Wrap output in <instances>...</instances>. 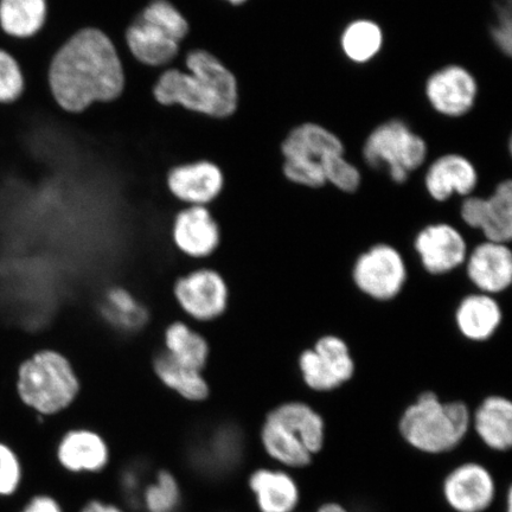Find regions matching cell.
<instances>
[{"label":"cell","mask_w":512,"mask_h":512,"mask_svg":"<svg viewBox=\"0 0 512 512\" xmlns=\"http://www.w3.org/2000/svg\"><path fill=\"white\" fill-rule=\"evenodd\" d=\"M47 16V0H0V29L17 40L38 34Z\"/></svg>","instance_id":"cell-26"},{"label":"cell","mask_w":512,"mask_h":512,"mask_svg":"<svg viewBox=\"0 0 512 512\" xmlns=\"http://www.w3.org/2000/svg\"><path fill=\"white\" fill-rule=\"evenodd\" d=\"M24 79L18 62L0 49V104H11L23 93Z\"/></svg>","instance_id":"cell-31"},{"label":"cell","mask_w":512,"mask_h":512,"mask_svg":"<svg viewBox=\"0 0 512 512\" xmlns=\"http://www.w3.org/2000/svg\"><path fill=\"white\" fill-rule=\"evenodd\" d=\"M326 184L345 194H354L361 187L362 174L345 155L331 158L323 166Z\"/></svg>","instance_id":"cell-30"},{"label":"cell","mask_w":512,"mask_h":512,"mask_svg":"<svg viewBox=\"0 0 512 512\" xmlns=\"http://www.w3.org/2000/svg\"><path fill=\"white\" fill-rule=\"evenodd\" d=\"M162 344L172 360L181 366L202 373L206 370L210 357L209 342L188 320L177 319L166 325Z\"/></svg>","instance_id":"cell-25"},{"label":"cell","mask_w":512,"mask_h":512,"mask_svg":"<svg viewBox=\"0 0 512 512\" xmlns=\"http://www.w3.org/2000/svg\"><path fill=\"white\" fill-rule=\"evenodd\" d=\"M16 389L25 407L53 418L67 412L78 400L81 382L66 355L44 349L21 363L17 371Z\"/></svg>","instance_id":"cell-4"},{"label":"cell","mask_w":512,"mask_h":512,"mask_svg":"<svg viewBox=\"0 0 512 512\" xmlns=\"http://www.w3.org/2000/svg\"><path fill=\"white\" fill-rule=\"evenodd\" d=\"M95 318L113 335L130 339L145 334L155 324L150 306L130 286L108 284L95 299Z\"/></svg>","instance_id":"cell-11"},{"label":"cell","mask_w":512,"mask_h":512,"mask_svg":"<svg viewBox=\"0 0 512 512\" xmlns=\"http://www.w3.org/2000/svg\"><path fill=\"white\" fill-rule=\"evenodd\" d=\"M248 488L260 512H294L299 504L296 480L285 471L256 469L248 478Z\"/></svg>","instance_id":"cell-23"},{"label":"cell","mask_w":512,"mask_h":512,"mask_svg":"<svg viewBox=\"0 0 512 512\" xmlns=\"http://www.w3.org/2000/svg\"><path fill=\"white\" fill-rule=\"evenodd\" d=\"M185 68L187 72L168 68L160 74L153 87L158 104L219 119L236 111L238 82L221 61L207 51L194 50L185 57Z\"/></svg>","instance_id":"cell-2"},{"label":"cell","mask_w":512,"mask_h":512,"mask_svg":"<svg viewBox=\"0 0 512 512\" xmlns=\"http://www.w3.org/2000/svg\"><path fill=\"white\" fill-rule=\"evenodd\" d=\"M503 320L501 305L494 296L472 293L460 300L456 309L457 329L472 342H486L494 337Z\"/></svg>","instance_id":"cell-22"},{"label":"cell","mask_w":512,"mask_h":512,"mask_svg":"<svg viewBox=\"0 0 512 512\" xmlns=\"http://www.w3.org/2000/svg\"><path fill=\"white\" fill-rule=\"evenodd\" d=\"M471 416L463 401L443 402L437 394L425 392L402 413L399 431L416 451L437 456L463 443Z\"/></svg>","instance_id":"cell-5"},{"label":"cell","mask_w":512,"mask_h":512,"mask_svg":"<svg viewBox=\"0 0 512 512\" xmlns=\"http://www.w3.org/2000/svg\"><path fill=\"white\" fill-rule=\"evenodd\" d=\"M260 443L274 462L304 469L323 450V416L305 402L280 403L265 416L260 427Z\"/></svg>","instance_id":"cell-3"},{"label":"cell","mask_w":512,"mask_h":512,"mask_svg":"<svg viewBox=\"0 0 512 512\" xmlns=\"http://www.w3.org/2000/svg\"><path fill=\"white\" fill-rule=\"evenodd\" d=\"M422 267L432 275H445L465 264L469 248L462 233L452 224L432 223L414 239Z\"/></svg>","instance_id":"cell-15"},{"label":"cell","mask_w":512,"mask_h":512,"mask_svg":"<svg viewBox=\"0 0 512 512\" xmlns=\"http://www.w3.org/2000/svg\"><path fill=\"white\" fill-rule=\"evenodd\" d=\"M170 241L184 258L206 261L221 246L220 224L208 207L185 206L172 220Z\"/></svg>","instance_id":"cell-13"},{"label":"cell","mask_w":512,"mask_h":512,"mask_svg":"<svg viewBox=\"0 0 512 512\" xmlns=\"http://www.w3.org/2000/svg\"><path fill=\"white\" fill-rule=\"evenodd\" d=\"M479 182L478 171L469 158L447 153L428 166L424 178L427 194L435 202H447L454 195H473Z\"/></svg>","instance_id":"cell-20"},{"label":"cell","mask_w":512,"mask_h":512,"mask_svg":"<svg viewBox=\"0 0 512 512\" xmlns=\"http://www.w3.org/2000/svg\"><path fill=\"white\" fill-rule=\"evenodd\" d=\"M48 81L56 104L63 111L79 113L123 93V62L104 32L83 29L57 51Z\"/></svg>","instance_id":"cell-1"},{"label":"cell","mask_w":512,"mask_h":512,"mask_svg":"<svg viewBox=\"0 0 512 512\" xmlns=\"http://www.w3.org/2000/svg\"><path fill=\"white\" fill-rule=\"evenodd\" d=\"M317 512H349L343 507L342 504L338 503H325L322 507H319Z\"/></svg>","instance_id":"cell-36"},{"label":"cell","mask_w":512,"mask_h":512,"mask_svg":"<svg viewBox=\"0 0 512 512\" xmlns=\"http://www.w3.org/2000/svg\"><path fill=\"white\" fill-rule=\"evenodd\" d=\"M298 366L306 386L319 393L342 387L356 371L348 344L335 335L320 337L315 347L304 350Z\"/></svg>","instance_id":"cell-10"},{"label":"cell","mask_w":512,"mask_h":512,"mask_svg":"<svg viewBox=\"0 0 512 512\" xmlns=\"http://www.w3.org/2000/svg\"><path fill=\"white\" fill-rule=\"evenodd\" d=\"M443 494L448 507L456 512H484L495 501L496 483L485 466L465 463L448 473Z\"/></svg>","instance_id":"cell-16"},{"label":"cell","mask_w":512,"mask_h":512,"mask_svg":"<svg viewBox=\"0 0 512 512\" xmlns=\"http://www.w3.org/2000/svg\"><path fill=\"white\" fill-rule=\"evenodd\" d=\"M490 35L495 47L505 56L512 53V18L510 0H502L496 6L495 23L491 25Z\"/></svg>","instance_id":"cell-33"},{"label":"cell","mask_w":512,"mask_h":512,"mask_svg":"<svg viewBox=\"0 0 512 512\" xmlns=\"http://www.w3.org/2000/svg\"><path fill=\"white\" fill-rule=\"evenodd\" d=\"M471 426L490 450L507 452L512 446V403L501 395L484 399L471 416Z\"/></svg>","instance_id":"cell-24"},{"label":"cell","mask_w":512,"mask_h":512,"mask_svg":"<svg viewBox=\"0 0 512 512\" xmlns=\"http://www.w3.org/2000/svg\"><path fill=\"white\" fill-rule=\"evenodd\" d=\"M187 19L168 0H152L127 28L125 42L133 59L146 67L168 69L188 36Z\"/></svg>","instance_id":"cell-6"},{"label":"cell","mask_w":512,"mask_h":512,"mask_svg":"<svg viewBox=\"0 0 512 512\" xmlns=\"http://www.w3.org/2000/svg\"><path fill=\"white\" fill-rule=\"evenodd\" d=\"M467 278L478 292L496 296L512 283V253L508 243L485 240L472 249L465 261Z\"/></svg>","instance_id":"cell-18"},{"label":"cell","mask_w":512,"mask_h":512,"mask_svg":"<svg viewBox=\"0 0 512 512\" xmlns=\"http://www.w3.org/2000/svg\"><path fill=\"white\" fill-rule=\"evenodd\" d=\"M384 43L383 30L379 23L360 18L350 22L341 35V48L349 61L366 64L381 53Z\"/></svg>","instance_id":"cell-28"},{"label":"cell","mask_w":512,"mask_h":512,"mask_svg":"<svg viewBox=\"0 0 512 512\" xmlns=\"http://www.w3.org/2000/svg\"><path fill=\"white\" fill-rule=\"evenodd\" d=\"M182 503L181 483L174 472L160 469L143 489L142 504L146 512H177Z\"/></svg>","instance_id":"cell-29"},{"label":"cell","mask_w":512,"mask_h":512,"mask_svg":"<svg viewBox=\"0 0 512 512\" xmlns=\"http://www.w3.org/2000/svg\"><path fill=\"white\" fill-rule=\"evenodd\" d=\"M153 375L170 393L184 402L200 405L210 398V387L202 371L181 366L162 347L151 355Z\"/></svg>","instance_id":"cell-21"},{"label":"cell","mask_w":512,"mask_h":512,"mask_svg":"<svg viewBox=\"0 0 512 512\" xmlns=\"http://www.w3.org/2000/svg\"><path fill=\"white\" fill-rule=\"evenodd\" d=\"M351 274L358 291L376 302L398 297L408 278L405 259L387 243H377L358 256Z\"/></svg>","instance_id":"cell-9"},{"label":"cell","mask_w":512,"mask_h":512,"mask_svg":"<svg viewBox=\"0 0 512 512\" xmlns=\"http://www.w3.org/2000/svg\"><path fill=\"white\" fill-rule=\"evenodd\" d=\"M57 463L73 475H96L111 463L112 452L105 435L80 426L64 431L56 444Z\"/></svg>","instance_id":"cell-14"},{"label":"cell","mask_w":512,"mask_h":512,"mask_svg":"<svg viewBox=\"0 0 512 512\" xmlns=\"http://www.w3.org/2000/svg\"><path fill=\"white\" fill-rule=\"evenodd\" d=\"M223 2L234 6V8H239V6L245 5L249 0H223Z\"/></svg>","instance_id":"cell-37"},{"label":"cell","mask_w":512,"mask_h":512,"mask_svg":"<svg viewBox=\"0 0 512 512\" xmlns=\"http://www.w3.org/2000/svg\"><path fill=\"white\" fill-rule=\"evenodd\" d=\"M21 512H64L62 505L50 495L32 497Z\"/></svg>","instance_id":"cell-34"},{"label":"cell","mask_w":512,"mask_h":512,"mask_svg":"<svg viewBox=\"0 0 512 512\" xmlns=\"http://www.w3.org/2000/svg\"><path fill=\"white\" fill-rule=\"evenodd\" d=\"M79 512H127L119 505L94 498L88 501Z\"/></svg>","instance_id":"cell-35"},{"label":"cell","mask_w":512,"mask_h":512,"mask_svg":"<svg viewBox=\"0 0 512 512\" xmlns=\"http://www.w3.org/2000/svg\"><path fill=\"white\" fill-rule=\"evenodd\" d=\"M283 162H296L323 166L331 158L345 155V146L336 133L316 123H304L293 127L280 143ZM324 172V171H323Z\"/></svg>","instance_id":"cell-17"},{"label":"cell","mask_w":512,"mask_h":512,"mask_svg":"<svg viewBox=\"0 0 512 512\" xmlns=\"http://www.w3.org/2000/svg\"><path fill=\"white\" fill-rule=\"evenodd\" d=\"M166 185L184 206L208 207L221 195L224 177L215 164L201 160L170 170Z\"/></svg>","instance_id":"cell-19"},{"label":"cell","mask_w":512,"mask_h":512,"mask_svg":"<svg viewBox=\"0 0 512 512\" xmlns=\"http://www.w3.org/2000/svg\"><path fill=\"white\" fill-rule=\"evenodd\" d=\"M23 469L19 454L9 445L0 443V496H11L22 484Z\"/></svg>","instance_id":"cell-32"},{"label":"cell","mask_w":512,"mask_h":512,"mask_svg":"<svg viewBox=\"0 0 512 512\" xmlns=\"http://www.w3.org/2000/svg\"><path fill=\"white\" fill-rule=\"evenodd\" d=\"M172 297L190 324H208L226 315L230 288L223 275L203 264L178 277L171 288Z\"/></svg>","instance_id":"cell-8"},{"label":"cell","mask_w":512,"mask_h":512,"mask_svg":"<svg viewBox=\"0 0 512 512\" xmlns=\"http://www.w3.org/2000/svg\"><path fill=\"white\" fill-rule=\"evenodd\" d=\"M479 232L485 240L509 243L512 238V183H499L494 192L484 197Z\"/></svg>","instance_id":"cell-27"},{"label":"cell","mask_w":512,"mask_h":512,"mask_svg":"<svg viewBox=\"0 0 512 512\" xmlns=\"http://www.w3.org/2000/svg\"><path fill=\"white\" fill-rule=\"evenodd\" d=\"M507 512H512V491L511 488L507 492Z\"/></svg>","instance_id":"cell-38"},{"label":"cell","mask_w":512,"mask_h":512,"mask_svg":"<svg viewBox=\"0 0 512 512\" xmlns=\"http://www.w3.org/2000/svg\"><path fill=\"white\" fill-rule=\"evenodd\" d=\"M479 86L476 76L460 64L435 70L425 85V96L435 113L462 118L476 106Z\"/></svg>","instance_id":"cell-12"},{"label":"cell","mask_w":512,"mask_h":512,"mask_svg":"<svg viewBox=\"0 0 512 512\" xmlns=\"http://www.w3.org/2000/svg\"><path fill=\"white\" fill-rule=\"evenodd\" d=\"M362 153L370 168L387 171L394 183L403 184L426 163L428 145L406 121L392 119L369 133Z\"/></svg>","instance_id":"cell-7"}]
</instances>
